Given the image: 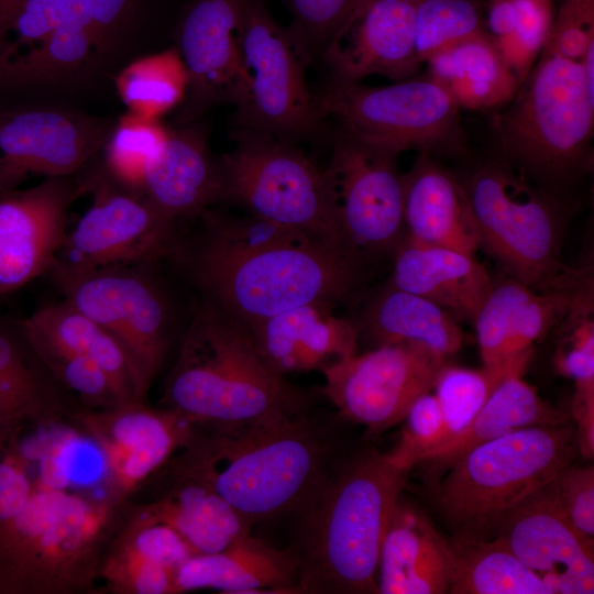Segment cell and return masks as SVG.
Listing matches in <instances>:
<instances>
[{
    "label": "cell",
    "instance_id": "cell-1",
    "mask_svg": "<svg viewBox=\"0 0 594 594\" xmlns=\"http://www.w3.org/2000/svg\"><path fill=\"white\" fill-rule=\"evenodd\" d=\"M190 241L176 234L167 257L188 272L205 301L243 324L311 304L333 305L356 284L360 255L306 232L210 209Z\"/></svg>",
    "mask_w": 594,
    "mask_h": 594
},
{
    "label": "cell",
    "instance_id": "cell-2",
    "mask_svg": "<svg viewBox=\"0 0 594 594\" xmlns=\"http://www.w3.org/2000/svg\"><path fill=\"white\" fill-rule=\"evenodd\" d=\"M172 472L216 491L250 525L300 515L332 473V439L307 413L233 430L196 427Z\"/></svg>",
    "mask_w": 594,
    "mask_h": 594
},
{
    "label": "cell",
    "instance_id": "cell-3",
    "mask_svg": "<svg viewBox=\"0 0 594 594\" xmlns=\"http://www.w3.org/2000/svg\"><path fill=\"white\" fill-rule=\"evenodd\" d=\"M196 427L233 430L307 413V396L273 371L245 324L205 300L194 308L164 391Z\"/></svg>",
    "mask_w": 594,
    "mask_h": 594
},
{
    "label": "cell",
    "instance_id": "cell-4",
    "mask_svg": "<svg viewBox=\"0 0 594 594\" xmlns=\"http://www.w3.org/2000/svg\"><path fill=\"white\" fill-rule=\"evenodd\" d=\"M408 473L375 449L331 473L299 515V593H378L381 547Z\"/></svg>",
    "mask_w": 594,
    "mask_h": 594
},
{
    "label": "cell",
    "instance_id": "cell-5",
    "mask_svg": "<svg viewBox=\"0 0 594 594\" xmlns=\"http://www.w3.org/2000/svg\"><path fill=\"white\" fill-rule=\"evenodd\" d=\"M505 106L493 117L501 158L563 199L593 168L594 95L582 63L541 51Z\"/></svg>",
    "mask_w": 594,
    "mask_h": 594
},
{
    "label": "cell",
    "instance_id": "cell-6",
    "mask_svg": "<svg viewBox=\"0 0 594 594\" xmlns=\"http://www.w3.org/2000/svg\"><path fill=\"white\" fill-rule=\"evenodd\" d=\"M120 503L35 486L25 507L0 522V593L87 590L98 576Z\"/></svg>",
    "mask_w": 594,
    "mask_h": 594
},
{
    "label": "cell",
    "instance_id": "cell-7",
    "mask_svg": "<svg viewBox=\"0 0 594 594\" xmlns=\"http://www.w3.org/2000/svg\"><path fill=\"white\" fill-rule=\"evenodd\" d=\"M578 451L571 421L483 442L446 466L432 488L433 506L452 537L492 539L502 517L571 464Z\"/></svg>",
    "mask_w": 594,
    "mask_h": 594
},
{
    "label": "cell",
    "instance_id": "cell-8",
    "mask_svg": "<svg viewBox=\"0 0 594 594\" xmlns=\"http://www.w3.org/2000/svg\"><path fill=\"white\" fill-rule=\"evenodd\" d=\"M475 218L480 248L506 276L539 290H576L592 283L588 268L569 267L562 246L570 206L490 160L461 180Z\"/></svg>",
    "mask_w": 594,
    "mask_h": 594
},
{
    "label": "cell",
    "instance_id": "cell-9",
    "mask_svg": "<svg viewBox=\"0 0 594 594\" xmlns=\"http://www.w3.org/2000/svg\"><path fill=\"white\" fill-rule=\"evenodd\" d=\"M136 0H26L0 29V85L85 80L110 61Z\"/></svg>",
    "mask_w": 594,
    "mask_h": 594
},
{
    "label": "cell",
    "instance_id": "cell-10",
    "mask_svg": "<svg viewBox=\"0 0 594 594\" xmlns=\"http://www.w3.org/2000/svg\"><path fill=\"white\" fill-rule=\"evenodd\" d=\"M317 100L322 119L333 117L340 128L398 153L455 157L468 151L460 108L428 75L385 87L332 82Z\"/></svg>",
    "mask_w": 594,
    "mask_h": 594
},
{
    "label": "cell",
    "instance_id": "cell-11",
    "mask_svg": "<svg viewBox=\"0 0 594 594\" xmlns=\"http://www.w3.org/2000/svg\"><path fill=\"white\" fill-rule=\"evenodd\" d=\"M234 139V148L220 157L222 199L242 205L258 219L346 249L323 169L292 142L243 130H235Z\"/></svg>",
    "mask_w": 594,
    "mask_h": 594
},
{
    "label": "cell",
    "instance_id": "cell-12",
    "mask_svg": "<svg viewBox=\"0 0 594 594\" xmlns=\"http://www.w3.org/2000/svg\"><path fill=\"white\" fill-rule=\"evenodd\" d=\"M309 62L289 29L279 25L261 0H243L237 130L292 143L315 133L322 117L306 81Z\"/></svg>",
    "mask_w": 594,
    "mask_h": 594
},
{
    "label": "cell",
    "instance_id": "cell-13",
    "mask_svg": "<svg viewBox=\"0 0 594 594\" xmlns=\"http://www.w3.org/2000/svg\"><path fill=\"white\" fill-rule=\"evenodd\" d=\"M154 263L51 275L65 300L119 341L145 394L164 362L170 328L169 305Z\"/></svg>",
    "mask_w": 594,
    "mask_h": 594
},
{
    "label": "cell",
    "instance_id": "cell-14",
    "mask_svg": "<svg viewBox=\"0 0 594 594\" xmlns=\"http://www.w3.org/2000/svg\"><path fill=\"white\" fill-rule=\"evenodd\" d=\"M400 153L340 129L323 175L343 245L353 253L394 250L405 234Z\"/></svg>",
    "mask_w": 594,
    "mask_h": 594
},
{
    "label": "cell",
    "instance_id": "cell-15",
    "mask_svg": "<svg viewBox=\"0 0 594 594\" xmlns=\"http://www.w3.org/2000/svg\"><path fill=\"white\" fill-rule=\"evenodd\" d=\"M84 177L92 204L66 232L51 275L156 262L167 255L176 222L160 215L142 196L116 184L100 167Z\"/></svg>",
    "mask_w": 594,
    "mask_h": 594
},
{
    "label": "cell",
    "instance_id": "cell-16",
    "mask_svg": "<svg viewBox=\"0 0 594 594\" xmlns=\"http://www.w3.org/2000/svg\"><path fill=\"white\" fill-rule=\"evenodd\" d=\"M446 359L413 343L377 345L330 363L323 394L339 415L378 436L404 420L411 404L431 392Z\"/></svg>",
    "mask_w": 594,
    "mask_h": 594
},
{
    "label": "cell",
    "instance_id": "cell-17",
    "mask_svg": "<svg viewBox=\"0 0 594 594\" xmlns=\"http://www.w3.org/2000/svg\"><path fill=\"white\" fill-rule=\"evenodd\" d=\"M113 124L52 108L0 110V191L32 176L78 174L100 153Z\"/></svg>",
    "mask_w": 594,
    "mask_h": 594
},
{
    "label": "cell",
    "instance_id": "cell-18",
    "mask_svg": "<svg viewBox=\"0 0 594 594\" xmlns=\"http://www.w3.org/2000/svg\"><path fill=\"white\" fill-rule=\"evenodd\" d=\"M86 191L84 175L77 174L0 191V295L50 274L69 208Z\"/></svg>",
    "mask_w": 594,
    "mask_h": 594
},
{
    "label": "cell",
    "instance_id": "cell-19",
    "mask_svg": "<svg viewBox=\"0 0 594 594\" xmlns=\"http://www.w3.org/2000/svg\"><path fill=\"white\" fill-rule=\"evenodd\" d=\"M243 0H194L178 30L177 52L187 89L176 120L188 124L223 103L235 106L242 91Z\"/></svg>",
    "mask_w": 594,
    "mask_h": 594
},
{
    "label": "cell",
    "instance_id": "cell-20",
    "mask_svg": "<svg viewBox=\"0 0 594 594\" xmlns=\"http://www.w3.org/2000/svg\"><path fill=\"white\" fill-rule=\"evenodd\" d=\"M494 537L538 574L552 594L594 592V546L569 521L552 480L509 509Z\"/></svg>",
    "mask_w": 594,
    "mask_h": 594
},
{
    "label": "cell",
    "instance_id": "cell-21",
    "mask_svg": "<svg viewBox=\"0 0 594 594\" xmlns=\"http://www.w3.org/2000/svg\"><path fill=\"white\" fill-rule=\"evenodd\" d=\"M416 0H356L327 42L322 57L332 82L380 75L395 81L420 69L416 53Z\"/></svg>",
    "mask_w": 594,
    "mask_h": 594
},
{
    "label": "cell",
    "instance_id": "cell-22",
    "mask_svg": "<svg viewBox=\"0 0 594 594\" xmlns=\"http://www.w3.org/2000/svg\"><path fill=\"white\" fill-rule=\"evenodd\" d=\"M105 454L111 498L118 503L182 449L195 426L165 408L143 402L73 414Z\"/></svg>",
    "mask_w": 594,
    "mask_h": 594
},
{
    "label": "cell",
    "instance_id": "cell-23",
    "mask_svg": "<svg viewBox=\"0 0 594 594\" xmlns=\"http://www.w3.org/2000/svg\"><path fill=\"white\" fill-rule=\"evenodd\" d=\"M576 290L539 292L512 277L493 280L473 323L484 366H497L534 351L570 308Z\"/></svg>",
    "mask_w": 594,
    "mask_h": 594
},
{
    "label": "cell",
    "instance_id": "cell-24",
    "mask_svg": "<svg viewBox=\"0 0 594 594\" xmlns=\"http://www.w3.org/2000/svg\"><path fill=\"white\" fill-rule=\"evenodd\" d=\"M330 304L311 302L257 321L248 329L279 375L322 370L356 353L359 326L336 317Z\"/></svg>",
    "mask_w": 594,
    "mask_h": 594
},
{
    "label": "cell",
    "instance_id": "cell-25",
    "mask_svg": "<svg viewBox=\"0 0 594 594\" xmlns=\"http://www.w3.org/2000/svg\"><path fill=\"white\" fill-rule=\"evenodd\" d=\"M141 195L164 218L199 217L222 199L220 158L197 127L168 131L147 164Z\"/></svg>",
    "mask_w": 594,
    "mask_h": 594
},
{
    "label": "cell",
    "instance_id": "cell-26",
    "mask_svg": "<svg viewBox=\"0 0 594 594\" xmlns=\"http://www.w3.org/2000/svg\"><path fill=\"white\" fill-rule=\"evenodd\" d=\"M403 180L405 235L474 256L479 231L461 180L427 153H419Z\"/></svg>",
    "mask_w": 594,
    "mask_h": 594
},
{
    "label": "cell",
    "instance_id": "cell-27",
    "mask_svg": "<svg viewBox=\"0 0 594 594\" xmlns=\"http://www.w3.org/2000/svg\"><path fill=\"white\" fill-rule=\"evenodd\" d=\"M492 283L485 267L465 253L405 234L394 249L389 286L435 302L458 321L473 323Z\"/></svg>",
    "mask_w": 594,
    "mask_h": 594
},
{
    "label": "cell",
    "instance_id": "cell-28",
    "mask_svg": "<svg viewBox=\"0 0 594 594\" xmlns=\"http://www.w3.org/2000/svg\"><path fill=\"white\" fill-rule=\"evenodd\" d=\"M299 559L294 547L278 550L246 534L224 549L198 553L174 573L173 592L299 593Z\"/></svg>",
    "mask_w": 594,
    "mask_h": 594
},
{
    "label": "cell",
    "instance_id": "cell-29",
    "mask_svg": "<svg viewBox=\"0 0 594 594\" xmlns=\"http://www.w3.org/2000/svg\"><path fill=\"white\" fill-rule=\"evenodd\" d=\"M449 569L448 539L425 514L398 501L381 547L378 593H448Z\"/></svg>",
    "mask_w": 594,
    "mask_h": 594
},
{
    "label": "cell",
    "instance_id": "cell-30",
    "mask_svg": "<svg viewBox=\"0 0 594 594\" xmlns=\"http://www.w3.org/2000/svg\"><path fill=\"white\" fill-rule=\"evenodd\" d=\"M20 322L33 349L89 358L109 375L128 403H144L146 394L119 341L64 298L40 306Z\"/></svg>",
    "mask_w": 594,
    "mask_h": 594
},
{
    "label": "cell",
    "instance_id": "cell-31",
    "mask_svg": "<svg viewBox=\"0 0 594 594\" xmlns=\"http://www.w3.org/2000/svg\"><path fill=\"white\" fill-rule=\"evenodd\" d=\"M427 75L441 85L459 108L498 109L520 82L486 30L449 44L425 63Z\"/></svg>",
    "mask_w": 594,
    "mask_h": 594
},
{
    "label": "cell",
    "instance_id": "cell-32",
    "mask_svg": "<svg viewBox=\"0 0 594 594\" xmlns=\"http://www.w3.org/2000/svg\"><path fill=\"white\" fill-rule=\"evenodd\" d=\"M172 475V485L139 513L177 530L197 553L218 552L251 532L252 526L209 485L186 474Z\"/></svg>",
    "mask_w": 594,
    "mask_h": 594
},
{
    "label": "cell",
    "instance_id": "cell-33",
    "mask_svg": "<svg viewBox=\"0 0 594 594\" xmlns=\"http://www.w3.org/2000/svg\"><path fill=\"white\" fill-rule=\"evenodd\" d=\"M364 331L377 345L413 343L447 360L463 343L459 321L435 302L388 286L364 315Z\"/></svg>",
    "mask_w": 594,
    "mask_h": 594
},
{
    "label": "cell",
    "instance_id": "cell-34",
    "mask_svg": "<svg viewBox=\"0 0 594 594\" xmlns=\"http://www.w3.org/2000/svg\"><path fill=\"white\" fill-rule=\"evenodd\" d=\"M521 376L512 375L501 382L469 427L424 462L446 468L469 449L513 431L571 421L569 413L546 403Z\"/></svg>",
    "mask_w": 594,
    "mask_h": 594
},
{
    "label": "cell",
    "instance_id": "cell-35",
    "mask_svg": "<svg viewBox=\"0 0 594 594\" xmlns=\"http://www.w3.org/2000/svg\"><path fill=\"white\" fill-rule=\"evenodd\" d=\"M449 544L451 594H552L546 582L497 538L452 537Z\"/></svg>",
    "mask_w": 594,
    "mask_h": 594
},
{
    "label": "cell",
    "instance_id": "cell-36",
    "mask_svg": "<svg viewBox=\"0 0 594 594\" xmlns=\"http://www.w3.org/2000/svg\"><path fill=\"white\" fill-rule=\"evenodd\" d=\"M0 388L22 420H51L65 409L63 387L30 343L20 320L0 317Z\"/></svg>",
    "mask_w": 594,
    "mask_h": 594
},
{
    "label": "cell",
    "instance_id": "cell-37",
    "mask_svg": "<svg viewBox=\"0 0 594 594\" xmlns=\"http://www.w3.org/2000/svg\"><path fill=\"white\" fill-rule=\"evenodd\" d=\"M552 20V0L487 1L485 30L520 85L542 51Z\"/></svg>",
    "mask_w": 594,
    "mask_h": 594
},
{
    "label": "cell",
    "instance_id": "cell-38",
    "mask_svg": "<svg viewBox=\"0 0 594 594\" xmlns=\"http://www.w3.org/2000/svg\"><path fill=\"white\" fill-rule=\"evenodd\" d=\"M532 353L534 351L528 352L497 366L483 365L480 370L447 364L441 367L433 385L444 426L441 446L460 436L469 427L501 382L508 376L524 374Z\"/></svg>",
    "mask_w": 594,
    "mask_h": 594
},
{
    "label": "cell",
    "instance_id": "cell-39",
    "mask_svg": "<svg viewBox=\"0 0 594 594\" xmlns=\"http://www.w3.org/2000/svg\"><path fill=\"white\" fill-rule=\"evenodd\" d=\"M116 86L130 113L157 119L182 103L187 74L177 50L172 48L131 63L118 74Z\"/></svg>",
    "mask_w": 594,
    "mask_h": 594
},
{
    "label": "cell",
    "instance_id": "cell-40",
    "mask_svg": "<svg viewBox=\"0 0 594 594\" xmlns=\"http://www.w3.org/2000/svg\"><path fill=\"white\" fill-rule=\"evenodd\" d=\"M156 119L133 113L113 124L102 148L101 170L116 184L141 195L145 168L167 136Z\"/></svg>",
    "mask_w": 594,
    "mask_h": 594
},
{
    "label": "cell",
    "instance_id": "cell-41",
    "mask_svg": "<svg viewBox=\"0 0 594 594\" xmlns=\"http://www.w3.org/2000/svg\"><path fill=\"white\" fill-rule=\"evenodd\" d=\"M558 344L556 371L574 382L573 397L594 396V304L593 285L581 289L554 328Z\"/></svg>",
    "mask_w": 594,
    "mask_h": 594
},
{
    "label": "cell",
    "instance_id": "cell-42",
    "mask_svg": "<svg viewBox=\"0 0 594 594\" xmlns=\"http://www.w3.org/2000/svg\"><path fill=\"white\" fill-rule=\"evenodd\" d=\"M415 21L421 65L442 47L485 30L482 0H416Z\"/></svg>",
    "mask_w": 594,
    "mask_h": 594
},
{
    "label": "cell",
    "instance_id": "cell-43",
    "mask_svg": "<svg viewBox=\"0 0 594 594\" xmlns=\"http://www.w3.org/2000/svg\"><path fill=\"white\" fill-rule=\"evenodd\" d=\"M34 351L57 383L88 406L107 409L128 404L109 375L91 359L53 349Z\"/></svg>",
    "mask_w": 594,
    "mask_h": 594
},
{
    "label": "cell",
    "instance_id": "cell-44",
    "mask_svg": "<svg viewBox=\"0 0 594 594\" xmlns=\"http://www.w3.org/2000/svg\"><path fill=\"white\" fill-rule=\"evenodd\" d=\"M113 546L173 571L198 554L177 530L144 516L136 509Z\"/></svg>",
    "mask_w": 594,
    "mask_h": 594
},
{
    "label": "cell",
    "instance_id": "cell-45",
    "mask_svg": "<svg viewBox=\"0 0 594 594\" xmlns=\"http://www.w3.org/2000/svg\"><path fill=\"white\" fill-rule=\"evenodd\" d=\"M404 420L400 439L387 455L397 468L410 471L443 442V418L436 395L430 392L420 395Z\"/></svg>",
    "mask_w": 594,
    "mask_h": 594
},
{
    "label": "cell",
    "instance_id": "cell-46",
    "mask_svg": "<svg viewBox=\"0 0 594 594\" xmlns=\"http://www.w3.org/2000/svg\"><path fill=\"white\" fill-rule=\"evenodd\" d=\"M174 573L113 546L103 556L98 576L106 581L111 592L119 594H172Z\"/></svg>",
    "mask_w": 594,
    "mask_h": 594
},
{
    "label": "cell",
    "instance_id": "cell-47",
    "mask_svg": "<svg viewBox=\"0 0 594 594\" xmlns=\"http://www.w3.org/2000/svg\"><path fill=\"white\" fill-rule=\"evenodd\" d=\"M356 0H285L293 16L289 31L309 61L327 42Z\"/></svg>",
    "mask_w": 594,
    "mask_h": 594
},
{
    "label": "cell",
    "instance_id": "cell-48",
    "mask_svg": "<svg viewBox=\"0 0 594 594\" xmlns=\"http://www.w3.org/2000/svg\"><path fill=\"white\" fill-rule=\"evenodd\" d=\"M594 43V0H563L542 51L581 62Z\"/></svg>",
    "mask_w": 594,
    "mask_h": 594
},
{
    "label": "cell",
    "instance_id": "cell-49",
    "mask_svg": "<svg viewBox=\"0 0 594 594\" xmlns=\"http://www.w3.org/2000/svg\"><path fill=\"white\" fill-rule=\"evenodd\" d=\"M552 484L569 521L594 546V468L571 463L552 479Z\"/></svg>",
    "mask_w": 594,
    "mask_h": 594
},
{
    "label": "cell",
    "instance_id": "cell-50",
    "mask_svg": "<svg viewBox=\"0 0 594 594\" xmlns=\"http://www.w3.org/2000/svg\"><path fill=\"white\" fill-rule=\"evenodd\" d=\"M34 487L19 462H0V522L13 518L25 507Z\"/></svg>",
    "mask_w": 594,
    "mask_h": 594
},
{
    "label": "cell",
    "instance_id": "cell-51",
    "mask_svg": "<svg viewBox=\"0 0 594 594\" xmlns=\"http://www.w3.org/2000/svg\"><path fill=\"white\" fill-rule=\"evenodd\" d=\"M21 422L0 388V428L8 429Z\"/></svg>",
    "mask_w": 594,
    "mask_h": 594
},
{
    "label": "cell",
    "instance_id": "cell-52",
    "mask_svg": "<svg viewBox=\"0 0 594 594\" xmlns=\"http://www.w3.org/2000/svg\"><path fill=\"white\" fill-rule=\"evenodd\" d=\"M26 0H0V29Z\"/></svg>",
    "mask_w": 594,
    "mask_h": 594
}]
</instances>
